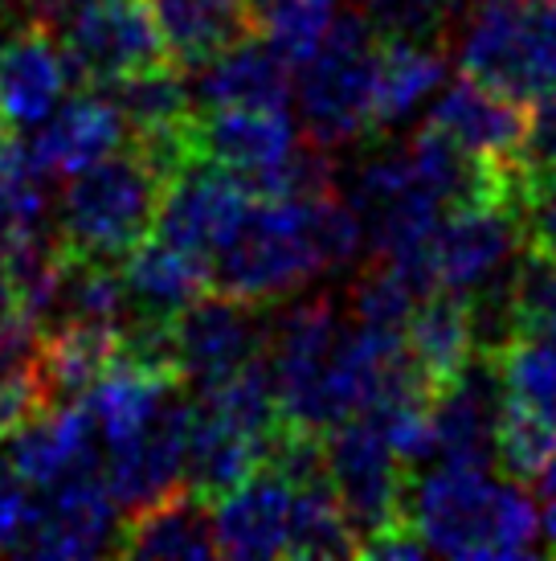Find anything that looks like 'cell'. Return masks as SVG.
Listing matches in <instances>:
<instances>
[{
  "label": "cell",
  "instance_id": "obj_6",
  "mask_svg": "<svg viewBox=\"0 0 556 561\" xmlns=\"http://www.w3.org/2000/svg\"><path fill=\"white\" fill-rule=\"evenodd\" d=\"M324 451L327 476L336 483L344 513L352 516L360 537L405 516L409 468L369 414H352V419L336 422L324 435Z\"/></svg>",
  "mask_w": 556,
  "mask_h": 561
},
{
  "label": "cell",
  "instance_id": "obj_19",
  "mask_svg": "<svg viewBox=\"0 0 556 561\" xmlns=\"http://www.w3.org/2000/svg\"><path fill=\"white\" fill-rule=\"evenodd\" d=\"M119 558H181L205 561L217 558V529H213V504L197 496L193 488H176L169 496L143 504L119 525L115 549Z\"/></svg>",
  "mask_w": 556,
  "mask_h": 561
},
{
  "label": "cell",
  "instance_id": "obj_1",
  "mask_svg": "<svg viewBox=\"0 0 556 561\" xmlns=\"http://www.w3.org/2000/svg\"><path fill=\"white\" fill-rule=\"evenodd\" d=\"M405 516L442 558H524L536 546L541 513L516 480L495 483L487 468H450L405 488Z\"/></svg>",
  "mask_w": 556,
  "mask_h": 561
},
{
  "label": "cell",
  "instance_id": "obj_25",
  "mask_svg": "<svg viewBox=\"0 0 556 561\" xmlns=\"http://www.w3.org/2000/svg\"><path fill=\"white\" fill-rule=\"evenodd\" d=\"M169 37L172 62L197 70L225 46L263 30L250 0H148Z\"/></svg>",
  "mask_w": 556,
  "mask_h": 561
},
{
  "label": "cell",
  "instance_id": "obj_37",
  "mask_svg": "<svg viewBox=\"0 0 556 561\" xmlns=\"http://www.w3.org/2000/svg\"><path fill=\"white\" fill-rule=\"evenodd\" d=\"M454 9L459 0H360V13L369 16L381 37H405L421 46L447 37L454 25Z\"/></svg>",
  "mask_w": 556,
  "mask_h": 561
},
{
  "label": "cell",
  "instance_id": "obj_42",
  "mask_svg": "<svg viewBox=\"0 0 556 561\" xmlns=\"http://www.w3.org/2000/svg\"><path fill=\"white\" fill-rule=\"evenodd\" d=\"M430 553L426 537L414 529L409 516H397L381 529H372L360 537V553L356 558H377V561H417Z\"/></svg>",
  "mask_w": 556,
  "mask_h": 561
},
{
  "label": "cell",
  "instance_id": "obj_39",
  "mask_svg": "<svg viewBox=\"0 0 556 561\" xmlns=\"http://www.w3.org/2000/svg\"><path fill=\"white\" fill-rule=\"evenodd\" d=\"M520 218H524L528 247L544 250V254H556V169L553 172L528 169V193H524Z\"/></svg>",
  "mask_w": 556,
  "mask_h": 561
},
{
  "label": "cell",
  "instance_id": "obj_33",
  "mask_svg": "<svg viewBox=\"0 0 556 561\" xmlns=\"http://www.w3.org/2000/svg\"><path fill=\"white\" fill-rule=\"evenodd\" d=\"M516 336H556V254L524 247L511 266Z\"/></svg>",
  "mask_w": 556,
  "mask_h": 561
},
{
  "label": "cell",
  "instance_id": "obj_35",
  "mask_svg": "<svg viewBox=\"0 0 556 561\" xmlns=\"http://www.w3.org/2000/svg\"><path fill=\"white\" fill-rule=\"evenodd\" d=\"M308 221L320 271H344L360 259V250L369 247V230H364L360 209L340 193H324V197L308 202Z\"/></svg>",
  "mask_w": 556,
  "mask_h": 561
},
{
  "label": "cell",
  "instance_id": "obj_32",
  "mask_svg": "<svg viewBox=\"0 0 556 561\" xmlns=\"http://www.w3.org/2000/svg\"><path fill=\"white\" fill-rule=\"evenodd\" d=\"M336 16V0H278L263 13V37L299 70L327 42Z\"/></svg>",
  "mask_w": 556,
  "mask_h": 561
},
{
  "label": "cell",
  "instance_id": "obj_4",
  "mask_svg": "<svg viewBox=\"0 0 556 561\" xmlns=\"http://www.w3.org/2000/svg\"><path fill=\"white\" fill-rule=\"evenodd\" d=\"M377 49L381 33L372 30V21L360 9L336 16L327 42L299 66L294 79V103L308 127V140L340 148L377 136V115H372Z\"/></svg>",
  "mask_w": 556,
  "mask_h": 561
},
{
  "label": "cell",
  "instance_id": "obj_13",
  "mask_svg": "<svg viewBox=\"0 0 556 561\" xmlns=\"http://www.w3.org/2000/svg\"><path fill=\"white\" fill-rule=\"evenodd\" d=\"M74 82L62 37L25 21L0 37V115L9 127H37Z\"/></svg>",
  "mask_w": 556,
  "mask_h": 561
},
{
  "label": "cell",
  "instance_id": "obj_28",
  "mask_svg": "<svg viewBox=\"0 0 556 561\" xmlns=\"http://www.w3.org/2000/svg\"><path fill=\"white\" fill-rule=\"evenodd\" d=\"M291 558H356L360 533L344 513L332 476H315L291 488Z\"/></svg>",
  "mask_w": 556,
  "mask_h": 561
},
{
  "label": "cell",
  "instance_id": "obj_10",
  "mask_svg": "<svg viewBox=\"0 0 556 561\" xmlns=\"http://www.w3.org/2000/svg\"><path fill=\"white\" fill-rule=\"evenodd\" d=\"M503 402H508V390H503L499 357L475 353L471 365L450 381L447 390L433 393V459L450 463V468H491L495 426H499Z\"/></svg>",
  "mask_w": 556,
  "mask_h": 561
},
{
  "label": "cell",
  "instance_id": "obj_26",
  "mask_svg": "<svg viewBox=\"0 0 556 561\" xmlns=\"http://www.w3.org/2000/svg\"><path fill=\"white\" fill-rule=\"evenodd\" d=\"M103 91L119 107L127 124V136L136 131H169V127H185L193 124L197 115V103H193V79H188L185 66L176 62H155L143 66V70H131L124 79H111Z\"/></svg>",
  "mask_w": 556,
  "mask_h": 561
},
{
  "label": "cell",
  "instance_id": "obj_38",
  "mask_svg": "<svg viewBox=\"0 0 556 561\" xmlns=\"http://www.w3.org/2000/svg\"><path fill=\"white\" fill-rule=\"evenodd\" d=\"M33 483L0 451V553H16L33 520Z\"/></svg>",
  "mask_w": 556,
  "mask_h": 561
},
{
  "label": "cell",
  "instance_id": "obj_23",
  "mask_svg": "<svg viewBox=\"0 0 556 561\" xmlns=\"http://www.w3.org/2000/svg\"><path fill=\"white\" fill-rule=\"evenodd\" d=\"M119 328L70 320V324H54L42 332L37 381H42L49 405L82 402L86 398L94 381L119 360Z\"/></svg>",
  "mask_w": 556,
  "mask_h": 561
},
{
  "label": "cell",
  "instance_id": "obj_11",
  "mask_svg": "<svg viewBox=\"0 0 556 561\" xmlns=\"http://www.w3.org/2000/svg\"><path fill=\"white\" fill-rule=\"evenodd\" d=\"M524 221L503 202H471L450 205L433 230V275L438 287L450 291H475L495 271L516 263L524 250Z\"/></svg>",
  "mask_w": 556,
  "mask_h": 561
},
{
  "label": "cell",
  "instance_id": "obj_41",
  "mask_svg": "<svg viewBox=\"0 0 556 561\" xmlns=\"http://www.w3.org/2000/svg\"><path fill=\"white\" fill-rule=\"evenodd\" d=\"M520 160L532 172H553L556 169V87L532 99L528 107V131L520 144Z\"/></svg>",
  "mask_w": 556,
  "mask_h": 561
},
{
  "label": "cell",
  "instance_id": "obj_24",
  "mask_svg": "<svg viewBox=\"0 0 556 561\" xmlns=\"http://www.w3.org/2000/svg\"><path fill=\"white\" fill-rule=\"evenodd\" d=\"M405 348L414 353L421 374L430 377L433 393L447 390L454 377L463 374L475 348V328H471V304L466 291L433 287L430 296L417 299L414 316L405 324Z\"/></svg>",
  "mask_w": 556,
  "mask_h": 561
},
{
  "label": "cell",
  "instance_id": "obj_34",
  "mask_svg": "<svg viewBox=\"0 0 556 561\" xmlns=\"http://www.w3.org/2000/svg\"><path fill=\"white\" fill-rule=\"evenodd\" d=\"M556 87V0H524L520 9V62L516 99L532 103Z\"/></svg>",
  "mask_w": 556,
  "mask_h": 561
},
{
  "label": "cell",
  "instance_id": "obj_21",
  "mask_svg": "<svg viewBox=\"0 0 556 561\" xmlns=\"http://www.w3.org/2000/svg\"><path fill=\"white\" fill-rule=\"evenodd\" d=\"M266 447H270L266 435L225 419L213 405L193 402L185 488L217 504L221 496H230L233 488H242L250 476H258L266 468Z\"/></svg>",
  "mask_w": 556,
  "mask_h": 561
},
{
  "label": "cell",
  "instance_id": "obj_15",
  "mask_svg": "<svg viewBox=\"0 0 556 561\" xmlns=\"http://www.w3.org/2000/svg\"><path fill=\"white\" fill-rule=\"evenodd\" d=\"M294 144L299 136L282 107H201L193 119L197 160H213L246 181L282 164Z\"/></svg>",
  "mask_w": 556,
  "mask_h": 561
},
{
  "label": "cell",
  "instance_id": "obj_43",
  "mask_svg": "<svg viewBox=\"0 0 556 561\" xmlns=\"http://www.w3.org/2000/svg\"><path fill=\"white\" fill-rule=\"evenodd\" d=\"M250 4H254V13H258V21H263V13H266V9H275L278 0H250Z\"/></svg>",
  "mask_w": 556,
  "mask_h": 561
},
{
  "label": "cell",
  "instance_id": "obj_18",
  "mask_svg": "<svg viewBox=\"0 0 556 561\" xmlns=\"http://www.w3.org/2000/svg\"><path fill=\"white\" fill-rule=\"evenodd\" d=\"M291 483L263 468L213 504L217 549L238 561L287 558L291 549Z\"/></svg>",
  "mask_w": 556,
  "mask_h": 561
},
{
  "label": "cell",
  "instance_id": "obj_22",
  "mask_svg": "<svg viewBox=\"0 0 556 561\" xmlns=\"http://www.w3.org/2000/svg\"><path fill=\"white\" fill-rule=\"evenodd\" d=\"M119 266H124L127 304L139 316H164V320H172V316L185 312L193 299H201L213 287L209 259L172 247L164 238L139 242Z\"/></svg>",
  "mask_w": 556,
  "mask_h": 561
},
{
  "label": "cell",
  "instance_id": "obj_2",
  "mask_svg": "<svg viewBox=\"0 0 556 561\" xmlns=\"http://www.w3.org/2000/svg\"><path fill=\"white\" fill-rule=\"evenodd\" d=\"M169 176L139 148L124 144L119 152L70 176L58 205V238L74 254L124 263L127 254L155 234L160 202Z\"/></svg>",
  "mask_w": 556,
  "mask_h": 561
},
{
  "label": "cell",
  "instance_id": "obj_9",
  "mask_svg": "<svg viewBox=\"0 0 556 561\" xmlns=\"http://www.w3.org/2000/svg\"><path fill=\"white\" fill-rule=\"evenodd\" d=\"M258 193L250 188L242 172L221 169L213 160H193L164 188L155 238L213 259V250L230 238V230L238 226V218L246 214V205Z\"/></svg>",
  "mask_w": 556,
  "mask_h": 561
},
{
  "label": "cell",
  "instance_id": "obj_8",
  "mask_svg": "<svg viewBox=\"0 0 556 561\" xmlns=\"http://www.w3.org/2000/svg\"><path fill=\"white\" fill-rule=\"evenodd\" d=\"M172 332H176L181 377L193 381V390L201 393L238 374L250 357H258L266 348L270 324L258 320V304L209 287L185 312L172 316Z\"/></svg>",
  "mask_w": 556,
  "mask_h": 561
},
{
  "label": "cell",
  "instance_id": "obj_30",
  "mask_svg": "<svg viewBox=\"0 0 556 561\" xmlns=\"http://www.w3.org/2000/svg\"><path fill=\"white\" fill-rule=\"evenodd\" d=\"M42 172L30 164L25 144L0 140V250L13 238L46 226V193Z\"/></svg>",
  "mask_w": 556,
  "mask_h": 561
},
{
  "label": "cell",
  "instance_id": "obj_20",
  "mask_svg": "<svg viewBox=\"0 0 556 561\" xmlns=\"http://www.w3.org/2000/svg\"><path fill=\"white\" fill-rule=\"evenodd\" d=\"M94 438H99V431H94L86 405L66 402L37 410L16 435L0 443V451L33 488H49V483L99 463L94 459Z\"/></svg>",
  "mask_w": 556,
  "mask_h": 561
},
{
  "label": "cell",
  "instance_id": "obj_36",
  "mask_svg": "<svg viewBox=\"0 0 556 561\" xmlns=\"http://www.w3.org/2000/svg\"><path fill=\"white\" fill-rule=\"evenodd\" d=\"M421 291L414 287L409 275H402L393 263H377L364 271V279L356 287L352 320L356 324L381 328V332H405L409 316H414Z\"/></svg>",
  "mask_w": 556,
  "mask_h": 561
},
{
  "label": "cell",
  "instance_id": "obj_27",
  "mask_svg": "<svg viewBox=\"0 0 556 561\" xmlns=\"http://www.w3.org/2000/svg\"><path fill=\"white\" fill-rule=\"evenodd\" d=\"M442 79H447L442 54H433L421 42L381 37V49H377V91H372L377 131L409 119L442 87Z\"/></svg>",
  "mask_w": 556,
  "mask_h": 561
},
{
  "label": "cell",
  "instance_id": "obj_40",
  "mask_svg": "<svg viewBox=\"0 0 556 561\" xmlns=\"http://www.w3.org/2000/svg\"><path fill=\"white\" fill-rule=\"evenodd\" d=\"M49 402L42 381H37V365H30V369H0V443L16 435Z\"/></svg>",
  "mask_w": 556,
  "mask_h": 561
},
{
  "label": "cell",
  "instance_id": "obj_5",
  "mask_svg": "<svg viewBox=\"0 0 556 561\" xmlns=\"http://www.w3.org/2000/svg\"><path fill=\"white\" fill-rule=\"evenodd\" d=\"M58 37L78 87H103L143 66L172 62L169 37L148 0H86Z\"/></svg>",
  "mask_w": 556,
  "mask_h": 561
},
{
  "label": "cell",
  "instance_id": "obj_12",
  "mask_svg": "<svg viewBox=\"0 0 556 561\" xmlns=\"http://www.w3.org/2000/svg\"><path fill=\"white\" fill-rule=\"evenodd\" d=\"M188 435H193V402L181 398V390H176L143 431L107 447L103 468H107L115 504L136 513L143 504L176 492L185 483Z\"/></svg>",
  "mask_w": 556,
  "mask_h": 561
},
{
  "label": "cell",
  "instance_id": "obj_14",
  "mask_svg": "<svg viewBox=\"0 0 556 561\" xmlns=\"http://www.w3.org/2000/svg\"><path fill=\"white\" fill-rule=\"evenodd\" d=\"M127 144V124L103 91H82L66 107H54L30 136L25 152L42 176H78Z\"/></svg>",
  "mask_w": 556,
  "mask_h": 561
},
{
  "label": "cell",
  "instance_id": "obj_17",
  "mask_svg": "<svg viewBox=\"0 0 556 561\" xmlns=\"http://www.w3.org/2000/svg\"><path fill=\"white\" fill-rule=\"evenodd\" d=\"M197 107H282L294 94V66L263 33L225 46L209 62L188 70Z\"/></svg>",
  "mask_w": 556,
  "mask_h": 561
},
{
  "label": "cell",
  "instance_id": "obj_7",
  "mask_svg": "<svg viewBox=\"0 0 556 561\" xmlns=\"http://www.w3.org/2000/svg\"><path fill=\"white\" fill-rule=\"evenodd\" d=\"M42 496L33 504V520L16 553L30 558H94L115 549V513L119 504L111 496L107 468L74 471L66 480L37 488Z\"/></svg>",
  "mask_w": 556,
  "mask_h": 561
},
{
  "label": "cell",
  "instance_id": "obj_3",
  "mask_svg": "<svg viewBox=\"0 0 556 561\" xmlns=\"http://www.w3.org/2000/svg\"><path fill=\"white\" fill-rule=\"evenodd\" d=\"M213 287L246 304H278L320 271L311 242L308 202L291 197H254L238 218L230 238L213 250Z\"/></svg>",
  "mask_w": 556,
  "mask_h": 561
},
{
  "label": "cell",
  "instance_id": "obj_44",
  "mask_svg": "<svg viewBox=\"0 0 556 561\" xmlns=\"http://www.w3.org/2000/svg\"><path fill=\"white\" fill-rule=\"evenodd\" d=\"M0 140H9V119L0 115Z\"/></svg>",
  "mask_w": 556,
  "mask_h": 561
},
{
  "label": "cell",
  "instance_id": "obj_29",
  "mask_svg": "<svg viewBox=\"0 0 556 561\" xmlns=\"http://www.w3.org/2000/svg\"><path fill=\"white\" fill-rule=\"evenodd\" d=\"M556 455V419L524 402H503L499 426H495V468L508 480L528 483L541 480L548 459Z\"/></svg>",
  "mask_w": 556,
  "mask_h": 561
},
{
  "label": "cell",
  "instance_id": "obj_31",
  "mask_svg": "<svg viewBox=\"0 0 556 561\" xmlns=\"http://www.w3.org/2000/svg\"><path fill=\"white\" fill-rule=\"evenodd\" d=\"M499 374L511 402L556 419V336H516L499 353Z\"/></svg>",
  "mask_w": 556,
  "mask_h": 561
},
{
  "label": "cell",
  "instance_id": "obj_16",
  "mask_svg": "<svg viewBox=\"0 0 556 561\" xmlns=\"http://www.w3.org/2000/svg\"><path fill=\"white\" fill-rule=\"evenodd\" d=\"M433 127H442L450 140L479 160H511L520 157L528 131V103L516 94L499 91L491 82L459 75L442 99L433 103Z\"/></svg>",
  "mask_w": 556,
  "mask_h": 561
}]
</instances>
